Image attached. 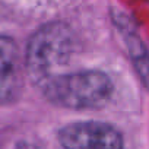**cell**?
Here are the masks:
<instances>
[{
  "label": "cell",
  "mask_w": 149,
  "mask_h": 149,
  "mask_svg": "<svg viewBox=\"0 0 149 149\" xmlns=\"http://www.w3.org/2000/svg\"><path fill=\"white\" fill-rule=\"evenodd\" d=\"M38 86L50 102L70 110L100 108L113 94L111 79L100 70L56 73Z\"/></svg>",
  "instance_id": "6da1fadb"
},
{
  "label": "cell",
  "mask_w": 149,
  "mask_h": 149,
  "mask_svg": "<svg viewBox=\"0 0 149 149\" xmlns=\"http://www.w3.org/2000/svg\"><path fill=\"white\" fill-rule=\"evenodd\" d=\"M73 53V32L66 24L50 22L32 34L26 45L25 66L32 81L40 85L56 74Z\"/></svg>",
  "instance_id": "7a4b0ae2"
},
{
  "label": "cell",
  "mask_w": 149,
  "mask_h": 149,
  "mask_svg": "<svg viewBox=\"0 0 149 149\" xmlns=\"http://www.w3.org/2000/svg\"><path fill=\"white\" fill-rule=\"evenodd\" d=\"M63 149H123V136L102 121H76L58 132Z\"/></svg>",
  "instance_id": "3957f363"
},
{
  "label": "cell",
  "mask_w": 149,
  "mask_h": 149,
  "mask_svg": "<svg viewBox=\"0 0 149 149\" xmlns=\"http://www.w3.org/2000/svg\"><path fill=\"white\" fill-rule=\"evenodd\" d=\"M22 63L16 42L0 35V104L13 102L22 89Z\"/></svg>",
  "instance_id": "277c9868"
}]
</instances>
